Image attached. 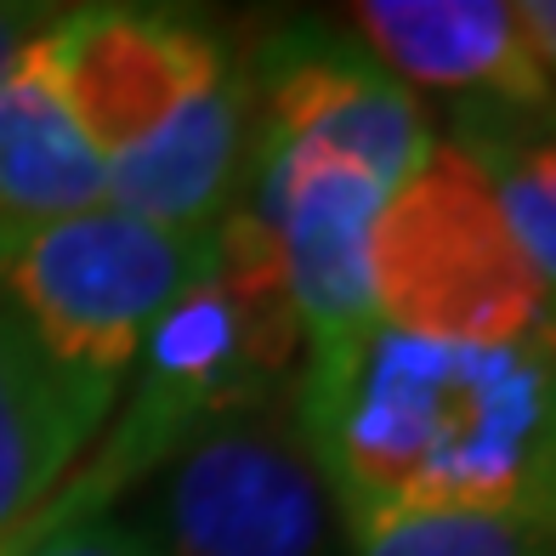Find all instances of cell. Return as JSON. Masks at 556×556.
<instances>
[{
    "label": "cell",
    "mask_w": 556,
    "mask_h": 556,
    "mask_svg": "<svg viewBox=\"0 0 556 556\" xmlns=\"http://www.w3.org/2000/svg\"><path fill=\"white\" fill-rule=\"evenodd\" d=\"M352 556H556V522L511 511H346Z\"/></svg>",
    "instance_id": "4fadbf2b"
},
{
    "label": "cell",
    "mask_w": 556,
    "mask_h": 556,
    "mask_svg": "<svg viewBox=\"0 0 556 556\" xmlns=\"http://www.w3.org/2000/svg\"><path fill=\"white\" fill-rule=\"evenodd\" d=\"M170 556H330V494L295 432L227 415L165 489Z\"/></svg>",
    "instance_id": "5b68a950"
},
{
    "label": "cell",
    "mask_w": 556,
    "mask_h": 556,
    "mask_svg": "<svg viewBox=\"0 0 556 556\" xmlns=\"http://www.w3.org/2000/svg\"><path fill=\"white\" fill-rule=\"evenodd\" d=\"M216 267L211 233H165L114 205L0 239V301L58 364L119 381L148 330Z\"/></svg>",
    "instance_id": "3957f363"
},
{
    "label": "cell",
    "mask_w": 556,
    "mask_h": 556,
    "mask_svg": "<svg viewBox=\"0 0 556 556\" xmlns=\"http://www.w3.org/2000/svg\"><path fill=\"white\" fill-rule=\"evenodd\" d=\"M97 205H109V170L68 103L63 35L35 23L0 68V239Z\"/></svg>",
    "instance_id": "ba28073f"
},
{
    "label": "cell",
    "mask_w": 556,
    "mask_h": 556,
    "mask_svg": "<svg viewBox=\"0 0 556 556\" xmlns=\"http://www.w3.org/2000/svg\"><path fill=\"white\" fill-rule=\"evenodd\" d=\"M244 165V80L239 68L222 86L176 114L165 131L109 165V205L165 233H211L222 205H233Z\"/></svg>",
    "instance_id": "8fae6325"
},
{
    "label": "cell",
    "mask_w": 556,
    "mask_h": 556,
    "mask_svg": "<svg viewBox=\"0 0 556 556\" xmlns=\"http://www.w3.org/2000/svg\"><path fill=\"white\" fill-rule=\"evenodd\" d=\"M239 80L244 142H330L392 193L438 148L415 97L336 29H278Z\"/></svg>",
    "instance_id": "8992f818"
},
{
    "label": "cell",
    "mask_w": 556,
    "mask_h": 556,
    "mask_svg": "<svg viewBox=\"0 0 556 556\" xmlns=\"http://www.w3.org/2000/svg\"><path fill=\"white\" fill-rule=\"evenodd\" d=\"M375 318L432 341L556 336L551 295L517 250L489 176L460 148H432L369 233Z\"/></svg>",
    "instance_id": "7a4b0ae2"
},
{
    "label": "cell",
    "mask_w": 556,
    "mask_h": 556,
    "mask_svg": "<svg viewBox=\"0 0 556 556\" xmlns=\"http://www.w3.org/2000/svg\"><path fill=\"white\" fill-rule=\"evenodd\" d=\"M58 35L68 103L103 170L233 74L222 35L176 12L91 7L58 17Z\"/></svg>",
    "instance_id": "52a82bcc"
},
{
    "label": "cell",
    "mask_w": 556,
    "mask_h": 556,
    "mask_svg": "<svg viewBox=\"0 0 556 556\" xmlns=\"http://www.w3.org/2000/svg\"><path fill=\"white\" fill-rule=\"evenodd\" d=\"M301 448L346 511L556 522V336L432 341L369 324L313 346Z\"/></svg>",
    "instance_id": "6da1fadb"
},
{
    "label": "cell",
    "mask_w": 556,
    "mask_h": 556,
    "mask_svg": "<svg viewBox=\"0 0 556 556\" xmlns=\"http://www.w3.org/2000/svg\"><path fill=\"white\" fill-rule=\"evenodd\" d=\"M517 23H522L528 52L540 58L545 80H551V91H556V0H522V7H517Z\"/></svg>",
    "instance_id": "9a60e30c"
},
{
    "label": "cell",
    "mask_w": 556,
    "mask_h": 556,
    "mask_svg": "<svg viewBox=\"0 0 556 556\" xmlns=\"http://www.w3.org/2000/svg\"><path fill=\"white\" fill-rule=\"evenodd\" d=\"M35 29V12H17V7H0V68H7V58L17 52L23 40H29Z\"/></svg>",
    "instance_id": "2e32d148"
},
{
    "label": "cell",
    "mask_w": 556,
    "mask_h": 556,
    "mask_svg": "<svg viewBox=\"0 0 556 556\" xmlns=\"http://www.w3.org/2000/svg\"><path fill=\"white\" fill-rule=\"evenodd\" d=\"M346 17L403 91H460L505 109L556 103L540 58L522 40L517 7L505 0H369Z\"/></svg>",
    "instance_id": "9c48e42d"
},
{
    "label": "cell",
    "mask_w": 556,
    "mask_h": 556,
    "mask_svg": "<svg viewBox=\"0 0 556 556\" xmlns=\"http://www.w3.org/2000/svg\"><path fill=\"white\" fill-rule=\"evenodd\" d=\"M17 556H160V551L109 517H80V522H63L52 534L29 540Z\"/></svg>",
    "instance_id": "5bb4252c"
},
{
    "label": "cell",
    "mask_w": 556,
    "mask_h": 556,
    "mask_svg": "<svg viewBox=\"0 0 556 556\" xmlns=\"http://www.w3.org/2000/svg\"><path fill=\"white\" fill-rule=\"evenodd\" d=\"M454 148L489 176L494 205L528 267L540 273L556 318V103L545 109L471 103L460 114Z\"/></svg>",
    "instance_id": "7c38bea8"
},
{
    "label": "cell",
    "mask_w": 556,
    "mask_h": 556,
    "mask_svg": "<svg viewBox=\"0 0 556 556\" xmlns=\"http://www.w3.org/2000/svg\"><path fill=\"white\" fill-rule=\"evenodd\" d=\"M119 381L68 369L0 301V551H12L114 409Z\"/></svg>",
    "instance_id": "30bf717a"
},
{
    "label": "cell",
    "mask_w": 556,
    "mask_h": 556,
    "mask_svg": "<svg viewBox=\"0 0 556 556\" xmlns=\"http://www.w3.org/2000/svg\"><path fill=\"white\" fill-rule=\"evenodd\" d=\"M250 193L233 199L267 227L307 346L369 330V233L392 188L330 142H244Z\"/></svg>",
    "instance_id": "277c9868"
}]
</instances>
